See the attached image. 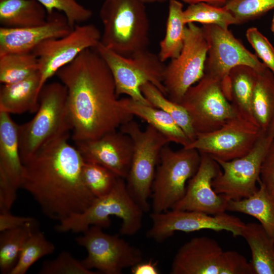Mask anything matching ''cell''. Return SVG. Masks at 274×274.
Masks as SVG:
<instances>
[{
    "mask_svg": "<svg viewBox=\"0 0 274 274\" xmlns=\"http://www.w3.org/2000/svg\"><path fill=\"white\" fill-rule=\"evenodd\" d=\"M55 75L67 89L75 142L97 139L132 120L118 99L109 67L93 48L84 50Z\"/></svg>",
    "mask_w": 274,
    "mask_h": 274,
    "instance_id": "6da1fadb",
    "label": "cell"
},
{
    "mask_svg": "<svg viewBox=\"0 0 274 274\" xmlns=\"http://www.w3.org/2000/svg\"><path fill=\"white\" fill-rule=\"evenodd\" d=\"M68 137L51 140L23 163L21 188L46 216L59 222L84 212L95 198L83 179L85 160Z\"/></svg>",
    "mask_w": 274,
    "mask_h": 274,
    "instance_id": "7a4b0ae2",
    "label": "cell"
},
{
    "mask_svg": "<svg viewBox=\"0 0 274 274\" xmlns=\"http://www.w3.org/2000/svg\"><path fill=\"white\" fill-rule=\"evenodd\" d=\"M99 16L105 47L127 57L147 49L150 26L143 0H105Z\"/></svg>",
    "mask_w": 274,
    "mask_h": 274,
    "instance_id": "3957f363",
    "label": "cell"
},
{
    "mask_svg": "<svg viewBox=\"0 0 274 274\" xmlns=\"http://www.w3.org/2000/svg\"><path fill=\"white\" fill-rule=\"evenodd\" d=\"M67 95V89L61 82L45 84L41 89L36 115L30 121L18 125L23 163L44 144L72 130Z\"/></svg>",
    "mask_w": 274,
    "mask_h": 274,
    "instance_id": "277c9868",
    "label": "cell"
},
{
    "mask_svg": "<svg viewBox=\"0 0 274 274\" xmlns=\"http://www.w3.org/2000/svg\"><path fill=\"white\" fill-rule=\"evenodd\" d=\"M144 213L128 192L125 180L119 177L110 193L95 198L84 212L59 222L55 229L62 233H83L91 226L108 228L110 216H116L122 221L120 233L132 236L141 229Z\"/></svg>",
    "mask_w": 274,
    "mask_h": 274,
    "instance_id": "5b68a950",
    "label": "cell"
},
{
    "mask_svg": "<svg viewBox=\"0 0 274 274\" xmlns=\"http://www.w3.org/2000/svg\"><path fill=\"white\" fill-rule=\"evenodd\" d=\"M119 129L129 136L133 144L131 165L125 179L127 188L143 211L147 212L151 207L148 199L161 152L170 141L150 125L141 129L133 119Z\"/></svg>",
    "mask_w": 274,
    "mask_h": 274,
    "instance_id": "8992f818",
    "label": "cell"
},
{
    "mask_svg": "<svg viewBox=\"0 0 274 274\" xmlns=\"http://www.w3.org/2000/svg\"><path fill=\"white\" fill-rule=\"evenodd\" d=\"M93 49L109 67L118 97L125 94L139 102L152 106L141 90L147 83L152 84L166 96L163 83L166 65L158 55L146 49L131 56H124L105 47L100 42Z\"/></svg>",
    "mask_w": 274,
    "mask_h": 274,
    "instance_id": "52a82bcc",
    "label": "cell"
},
{
    "mask_svg": "<svg viewBox=\"0 0 274 274\" xmlns=\"http://www.w3.org/2000/svg\"><path fill=\"white\" fill-rule=\"evenodd\" d=\"M172 274H254L251 263L236 251H224L214 239L200 236L184 244L175 254Z\"/></svg>",
    "mask_w": 274,
    "mask_h": 274,
    "instance_id": "ba28073f",
    "label": "cell"
},
{
    "mask_svg": "<svg viewBox=\"0 0 274 274\" xmlns=\"http://www.w3.org/2000/svg\"><path fill=\"white\" fill-rule=\"evenodd\" d=\"M201 158V153L195 149L183 147L174 151L168 145L162 148L152 186V212L171 210L183 197Z\"/></svg>",
    "mask_w": 274,
    "mask_h": 274,
    "instance_id": "9c48e42d",
    "label": "cell"
},
{
    "mask_svg": "<svg viewBox=\"0 0 274 274\" xmlns=\"http://www.w3.org/2000/svg\"><path fill=\"white\" fill-rule=\"evenodd\" d=\"M208 48L202 27L187 24L180 54L165 66L163 83L168 99L180 104L188 89L203 77Z\"/></svg>",
    "mask_w": 274,
    "mask_h": 274,
    "instance_id": "30bf717a",
    "label": "cell"
},
{
    "mask_svg": "<svg viewBox=\"0 0 274 274\" xmlns=\"http://www.w3.org/2000/svg\"><path fill=\"white\" fill-rule=\"evenodd\" d=\"M222 126L200 133L186 147L209 155L215 159L229 161L248 153L262 134L254 121L235 111Z\"/></svg>",
    "mask_w": 274,
    "mask_h": 274,
    "instance_id": "8fae6325",
    "label": "cell"
},
{
    "mask_svg": "<svg viewBox=\"0 0 274 274\" xmlns=\"http://www.w3.org/2000/svg\"><path fill=\"white\" fill-rule=\"evenodd\" d=\"M83 233L76 241L87 251L81 262L88 269H96L105 274H121L124 269L142 261L140 249L117 234H107L97 226H90Z\"/></svg>",
    "mask_w": 274,
    "mask_h": 274,
    "instance_id": "7c38bea8",
    "label": "cell"
},
{
    "mask_svg": "<svg viewBox=\"0 0 274 274\" xmlns=\"http://www.w3.org/2000/svg\"><path fill=\"white\" fill-rule=\"evenodd\" d=\"M273 140L262 133L245 155L229 161L214 159L222 168L212 182L215 191L228 200L242 199L255 192L263 160Z\"/></svg>",
    "mask_w": 274,
    "mask_h": 274,
    "instance_id": "4fadbf2b",
    "label": "cell"
},
{
    "mask_svg": "<svg viewBox=\"0 0 274 274\" xmlns=\"http://www.w3.org/2000/svg\"><path fill=\"white\" fill-rule=\"evenodd\" d=\"M180 104L188 112L196 134L218 129L235 112L221 82L205 74L188 89Z\"/></svg>",
    "mask_w": 274,
    "mask_h": 274,
    "instance_id": "5bb4252c",
    "label": "cell"
},
{
    "mask_svg": "<svg viewBox=\"0 0 274 274\" xmlns=\"http://www.w3.org/2000/svg\"><path fill=\"white\" fill-rule=\"evenodd\" d=\"M152 225L147 236L161 243L177 231L192 232L203 229L226 231L233 236H242L244 223L239 218L226 212L210 215L202 212L171 209L150 214Z\"/></svg>",
    "mask_w": 274,
    "mask_h": 274,
    "instance_id": "9a60e30c",
    "label": "cell"
},
{
    "mask_svg": "<svg viewBox=\"0 0 274 274\" xmlns=\"http://www.w3.org/2000/svg\"><path fill=\"white\" fill-rule=\"evenodd\" d=\"M101 33L92 24L76 25L67 35L45 40L32 51L39 62L40 91L47 80L68 64L84 50L94 48Z\"/></svg>",
    "mask_w": 274,
    "mask_h": 274,
    "instance_id": "2e32d148",
    "label": "cell"
},
{
    "mask_svg": "<svg viewBox=\"0 0 274 274\" xmlns=\"http://www.w3.org/2000/svg\"><path fill=\"white\" fill-rule=\"evenodd\" d=\"M208 44L204 74L222 83L230 71L239 65H246L259 71L265 65L248 50L228 29L215 25L201 27Z\"/></svg>",
    "mask_w": 274,
    "mask_h": 274,
    "instance_id": "e0dca14e",
    "label": "cell"
},
{
    "mask_svg": "<svg viewBox=\"0 0 274 274\" xmlns=\"http://www.w3.org/2000/svg\"><path fill=\"white\" fill-rule=\"evenodd\" d=\"M23 172L18 125L0 111V208L10 210L21 188Z\"/></svg>",
    "mask_w": 274,
    "mask_h": 274,
    "instance_id": "ac0fdd59",
    "label": "cell"
},
{
    "mask_svg": "<svg viewBox=\"0 0 274 274\" xmlns=\"http://www.w3.org/2000/svg\"><path fill=\"white\" fill-rule=\"evenodd\" d=\"M199 168L188 181L183 197L172 209L216 215L226 211L228 200L217 193L212 182L221 172V166L211 156L201 153Z\"/></svg>",
    "mask_w": 274,
    "mask_h": 274,
    "instance_id": "d6986e66",
    "label": "cell"
},
{
    "mask_svg": "<svg viewBox=\"0 0 274 274\" xmlns=\"http://www.w3.org/2000/svg\"><path fill=\"white\" fill-rule=\"evenodd\" d=\"M75 143L85 161L104 166L126 179L133 154L132 142L127 134L115 130L97 139Z\"/></svg>",
    "mask_w": 274,
    "mask_h": 274,
    "instance_id": "ffe728a7",
    "label": "cell"
},
{
    "mask_svg": "<svg viewBox=\"0 0 274 274\" xmlns=\"http://www.w3.org/2000/svg\"><path fill=\"white\" fill-rule=\"evenodd\" d=\"M72 29L65 15L54 11L41 25L24 28L0 27V55L29 53L43 41L68 35Z\"/></svg>",
    "mask_w": 274,
    "mask_h": 274,
    "instance_id": "44dd1931",
    "label": "cell"
},
{
    "mask_svg": "<svg viewBox=\"0 0 274 274\" xmlns=\"http://www.w3.org/2000/svg\"><path fill=\"white\" fill-rule=\"evenodd\" d=\"M40 75L37 72L27 78L0 88V111L9 114L36 113L39 108Z\"/></svg>",
    "mask_w": 274,
    "mask_h": 274,
    "instance_id": "7402d4cb",
    "label": "cell"
},
{
    "mask_svg": "<svg viewBox=\"0 0 274 274\" xmlns=\"http://www.w3.org/2000/svg\"><path fill=\"white\" fill-rule=\"evenodd\" d=\"M256 75L254 68L239 65L233 67L221 83L223 91L234 109L255 122L252 99Z\"/></svg>",
    "mask_w": 274,
    "mask_h": 274,
    "instance_id": "603a6c76",
    "label": "cell"
},
{
    "mask_svg": "<svg viewBox=\"0 0 274 274\" xmlns=\"http://www.w3.org/2000/svg\"><path fill=\"white\" fill-rule=\"evenodd\" d=\"M124 107L132 115L137 116L165 135L170 141L188 145L191 141L172 117L164 111L153 106L145 105L127 97L122 98Z\"/></svg>",
    "mask_w": 274,
    "mask_h": 274,
    "instance_id": "cb8c5ba5",
    "label": "cell"
},
{
    "mask_svg": "<svg viewBox=\"0 0 274 274\" xmlns=\"http://www.w3.org/2000/svg\"><path fill=\"white\" fill-rule=\"evenodd\" d=\"M44 7L37 0H0V23L7 28L40 25L47 19Z\"/></svg>",
    "mask_w": 274,
    "mask_h": 274,
    "instance_id": "d4e9b609",
    "label": "cell"
},
{
    "mask_svg": "<svg viewBox=\"0 0 274 274\" xmlns=\"http://www.w3.org/2000/svg\"><path fill=\"white\" fill-rule=\"evenodd\" d=\"M256 71L252 112L260 130L266 133L274 121V74L266 66Z\"/></svg>",
    "mask_w": 274,
    "mask_h": 274,
    "instance_id": "484cf974",
    "label": "cell"
},
{
    "mask_svg": "<svg viewBox=\"0 0 274 274\" xmlns=\"http://www.w3.org/2000/svg\"><path fill=\"white\" fill-rule=\"evenodd\" d=\"M260 187L253 194L239 200H229L226 211L251 216L259 222L274 240V197L259 181Z\"/></svg>",
    "mask_w": 274,
    "mask_h": 274,
    "instance_id": "4316f807",
    "label": "cell"
},
{
    "mask_svg": "<svg viewBox=\"0 0 274 274\" xmlns=\"http://www.w3.org/2000/svg\"><path fill=\"white\" fill-rule=\"evenodd\" d=\"M242 236L251 250L254 274H274V240L262 225L245 224Z\"/></svg>",
    "mask_w": 274,
    "mask_h": 274,
    "instance_id": "83f0119b",
    "label": "cell"
},
{
    "mask_svg": "<svg viewBox=\"0 0 274 274\" xmlns=\"http://www.w3.org/2000/svg\"><path fill=\"white\" fill-rule=\"evenodd\" d=\"M183 5L178 0H169L166 31L160 42L158 57L162 62L180 54L184 44L187 26L183 19Z\"/></svg>",
    "mask_w": 274,
    "mask_h": 274,
    "instance_id": "f1b7e54d",
    "label": "cell"
},
{
    "mask_svg": "<svg viewBox=\"0 0 274 274\" xmlns=\"http://www.w3.org/2000/svg\"><path fill=\"white\" fill-rule=\"evenodd\" d=\"M38 224H30L1 232L0 271L10 274L17 262L21 250Z\"/></svg>",
    "mask_w": 274,
    "mask_h": 274,
    "instance_id": "f546056e",
    "label": "cell"
},
{
    "mask_svg": "<svg viewBox=\"0 0 274 274\" xmlns=\"http://www.w3.org/2000/svg\"><path fill=\"white\" fill-rule=\"evenodd\" d=\"M145 98L152 106L169 114L191 141L196 137L190 117L185 109L179 103L168 99L156 86L150 83L144 84L141 88Z\"/></svg>",
    "mask_w": 274,
    "mask_h": 274,
    "instance_id": "4dcf8cb0",
    "label": "cell"
},
{
    "mask_svg": "<svg viewBox=\"0 0 274 274\" xmlns=\"http://www.w3.org/2000/svg\"><path fill=\"white\" fill-rule=\"evenodd\" d=\"M38 59L32 53H12L0 55V82L11 84L39 71Z\"/></svg>",
    "mask_w": 274,
    "mask_h": 274,
    "instance_id": "1f68e13d",
    "label": "cell"
},
{
    "mask_svg": "<svg viewBox=\"0 0 274 274\" xmlns=\"http://www.w3.org/2000/svg\"><path fill=\"white\" fill-rule=\"evenodd\" d=\"M185 23H199L203 25H215L224 29L233 24H239L235 17L224 6L207 3L190 4L184 10Z\"/></svg>",
    "mask_w": 274,
    "mask_h": 274,
    "instance_id": "d6a6232c",
    "label": "cell"
},
{
    "mask_svg": "<svg viewBox=\"0 0 274 274\" xmlns=\"http://www.w3.org/2000/svg\"><path fill=\"white\" fill-rule=\"evenodd\" d=\"M54 245L44 233L35 231L27 239L20 253L17 263L10 274H24L40 258L53 253Z\"/></svg>",
    "mask_w": 274,
    "mask_h": 274,
    "instance_id": "836d02e7",
    "label": "cell"
},
{
    "mask_svg": "<svg viewBox=\"0 0 274 274\" xmlns=\"http://www.w3.org/2000/svg\"><path fill=\"white\" fill-rule=\"evenodd\" d=\"M82 177L86 187L95 198L110 193L119 178L104 166L86 161L83 167Z\"/></svg>",
    "mask_w": 274,
    "mask_h": 274,
    "instance_id": "e575fe53",
    "label": "cell"
},
{
    "mask_svg": "<svg viewBox=\"0 0 274 274\" xmlns=\"http://www.w3.org/2000/svg\"><path fill=\"white\" fill-rule=\"evenodd\" d=\"M223 6L239 24L258 18L274 9V0H229Z\"/></svg>",
    "mask_w": 274,
    "mask_h": 274,
    "instance_id": "d590c367",
    "label": "cell"
},
{
    "mask_svg": "<svg viewBox=\"0 0 274 274\" xmlns=\"http://www.w3.org/2000/svg\"><path fill=\"white\" fill-rule=\"evenodd\" d=\"M45 8L47 15L54 11L63 13L73 29L81 23L88 20L92 11L79 4L77 0H37Z\"/></svg>",
    "mask_w": 274,
    "mask_h": 274,
    "instance_id": "8d00e7d4",
    "label": "cell"
},
{
    "mask_svg": "<svg viewBox=\"0 0 274 274\" xmlns=\"http://www.w3.org/2000/svg\"><path fill=\"white\" fill-rule=\"evenodd\" d=\"M39 274H96L85 268L81 261L76 259L68 251H63L54 259L45 261Z\"/></svg>",
    "mask_w": 274,
    "mask_h": 274,
    "instance_id": "74e56055",
    "label": "cell"
},
{
    "mask_svg": "<svg viewBox=\"0 0 274 274\" xmlns=\"http://www.w3.org/2000/svg\"><path fill=\"white\" fill-rule=\"evenodd\" d=\"M246 37L256 55L274 74V47L268 39L254 27L247 29Z\"/></svg>",
    "mask_w": 274,
    "mask_h": 274,
    "instance_id": "f35d334b",
    "label": "cell"
},
{
    "mask_svg": "<svg viewBox=\"0 0 274 274\" xmlns=\"http://www.w3.org/2000/svg\"><path fill=\"white\" fill-rule=\"evenodd\" d=\"M259 181L274 197V140L271 143L263 160Z\"/></svg>",
    "mask_w": 274,
    "mask_h": 274,
    "instance_id": "ab89813d",
    "label": "cell"
},
{
    "mask_svg": "<svg viewBox=\"0 0 274 274\" xmlns=\"http://www.w3.org/2000/svg\"><path fill=\"white\" fill-rule=\"evenodd\" d=\"M36 224H38L37 220L31 217L15 216L12 214L10 211L0 212L1 232Z\"/></svg>",
    "mask_w": 274,
    "mask_h": 274,
    "instance_id": "60d3db41",
    "label": "cell"
},
{
    "mask_svg": "<svg viewBox=\"0 0 274 274\" xmlns=\"http://www.w3.org/2000/svg\"><path fill=\"white\" fill-rule=\"evenodd\" d=\"M158 263L150 260L147 262L142 261L131 267L132 274H158L159 271L157 267Z\"/></svg>",
    "mask_w": 274,
    "mask_h": 274,
    "instance_id": "b9f144b4",
    "label": "cell"
},
{
    "mask_svg": "<svg viewBox=\"0 0 274 274\" xmlns=\"http://www.w3.org/2000/svg\"><path fill=\"white\" fill-rule=\"evenodd\" d=\"M143 2L146 3H158L162 2L167 0H143ZM180 1L184 2L185 3H188L189 5L193 4L198 3H207L211 5L218 6H223L229 0H178Z\"/></svg>",
    "mask_w": 274,
    "mask_h": 274,
    "instance_id": "7bdbcfd3",
    "label": "cell"
},
{
    "mask_svg": "<svg viewBox=\"0 0 274 274\" xmlns=\"http://www.w3.org/2000/svg\"><path fill=\"white\" fill-rule=\"evenodd\" d=\"M266 133L268 136L274 140V121L271 124Z\"/></svg>",
    "mask_w": 274,
    "mask_h": 274,
    "instance_id": "ee69618b",
    "label": "cell"
},
{
    "mask_svg": "<svg viewBox=\"0 0 274 274\" xmlns=\"http://www.w3.org/2000/svg\"><path fill=\"white\" fill-rule=\"evenodd\" d=\"M271 30L273 32V33L274 35V13H273L272 19V21H271Z\"/></svg>",
    "mask_w": 274,
    "mask_h": 274,
    "instance_id": "f6af8a7d",
    "label": "cell"
}]
</instances>
